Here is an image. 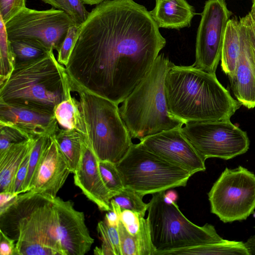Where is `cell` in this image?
Segmentation results:
<instances>
[{
  "instance_id": "obj_28",
  "label": "cell",
  "mask_w": 255,
  "mask_h": 255,
  "mask_svg": "<svg viewBox=\"0 0 255 255\" xmlns=\"http://www.w3.org/2000/svg\"><path fill=\"white\" fill-rule=\"evenodd\" d=\"M10 42L16 62L35 59L53 51L42 44L33 40H18Z\"/></svg>"
},
{
  "instance_id": "obj_25",
  "label": "cell",
  "mask_w": 255,
  "mask_h": 255,
  "mask_svg": "<svg viewBox=\"0 0 255 255\" xmlns=\"http://www.w3.org/2000/svg\"><path fill=\"white\" fill-rule=\"evenodd\" d=\"M250 255V254L244 242L224 239L219 242L170 251L165 255Z\"/></svg>"
},
{
  "instance_id": "obj_33",
  "label": "cell",
  "mask_w": 255,
  "mask_h": 255,
  "mask_svg": "<svg viewBox=\"0 0 255 255\" xmlns=\"http://www.w3.org/2000/svg\"><path fill=\"white\" fill-rule=\"evenodd\" d=\"M80 26L76 24L71 26L57 51V61L66 67L68 63L71 53L77 39Z\"/></svg>"
},
{
  "instance_id": "obj_22",
  "label": "cell",
  "mask_w": 255,
  "mask_h": 255,
  "mask_svg": "<svg viewBox=\"0 0 255 255\" xmlns=\"http://www.w3.org/2000/svg\"><path fill=\"white\" fill-rule=\"evenodd\" d=\"M240 23L236 16L230 18L226 29L221 53V68L228 77L236 70L240 52Z\"/></svg>"
},
{
  "instance_id": "obj_32",
  "label": "cell",
  "mask_w": 255,
  "mask_h": 255,
  "mask_svg": "<svg viewBox=\"0 0 255 255\" xmlns=\"http://www.w3.org/2000/svg\"><path fill=\"white\" fill-rule=\"evenodd\" d=\"M48 137L49 136L37 137L34 140L30 152L27 173L23 185L22 193L28 192L29 190L35 172Z\"/></svg>"
},
{
  "instance_id": "obj_15",
  "label": "cell",
  "mask_w": 255,
  "mask_h": 255,
  "mask_svg": "<svg viewBox=\"0 0 255 255\" xmlns=\"http://www.w3.org/2000/svg\"><path fill=\"white\" fill-rule=\"evenodd\" d=\"M70 173V167L52 136L48 137L29 191L55 198Z\"/></svg>"
},
{
  "instance_id": "obj_14",
  "label": "cell",
  "mask_w": 255,
  "mask_h": 255,
  "mask_svg": "<svg viewBox=\"0 0 255 255\" xmlns=\"http://www.w3.org/2000/svg\"><path fill=\"white\" fill-rule=\"evenodd\" d=\"M54 206L57 217L56 231L67 255H84L94 242L86 226L84 213L75 209L71 201L56 196Z\"/></svg>"
},
{
  "instance_id": "obj_6",
  "label": "cell",
  "mask_w": 255,
  "mask_h": 255,
  "mask_svg": "<svg viewBox=\"0 0 255 255\" xmlns=\"http://www.w3.org/2000/svg\"><path fill=\"white\" fill-rule=\"evenodd\" d=\"M69 82L72 92H76L79 97L86 138L91 147L99 160L117 164L133 144L119 105L88 91L70 79Z\"/></svg>"
},
{
  "instance_id": "obj_34",
  "label": "cell",
  "mask_w": 255,
  "mask_h": 255,
  "mask_svg": "<svg viewBox=\"0 0 255 255\" xmlns=\"http://www.w3.org/2000/svg\"><path fill=\"white\" fill-rule=\"evenodd\" d=\"M30 138L17 128L0 124V153L11 145Z\"/></svg>"
},
{
  "instance_id": "obj_8",
  "label": "cell",
  "mask_w": 255,
  "mask_h": 255,
  "mask_svg": "<svg viewBox=\"0 0 255 255\" xmlns=\"http://www.w3.org/2000/svg\"><path fill=\"white\" fill-rule=\"evenodd\" d=\"M117 166L125 187L143 196L184 187L193 175L148 151L139 142L132 144Z\"/></svg>"
},
{
  "instance_id": "obj_9",
  "label": "cell",
  "mask_w": 255,
  "mask_h": 255,
  "mask_svg": "<svg viewBox=\"0 0 255 255\" xmlns=\"http://www.w3.org/2000/svg\"><path fill=\"white\" fill-rule=\"evenodd\" d=\"M211 212L225 223L246 220L255 209V174L226 168L208 193Z\"/></svg>"
},
{
  "instance_id": "obj_4",
  "label": "cell",
  "mask_w": 255,
  "mask_h": 255,
  "mask_svg": "<svg viewBox=\"0 0 255 255\" xmlns=\"http://www.w3.org/2000/svg\"><path fill=\"white\" fill-rule=\"evenodd\" d=\"M0 216L15 232V255H67L56 231L54 198L22 193L0 209Z\"/></svg>"
},
{
  "instance_id": "obj_17",
  "label": "cell",
  "mask_w": 255,
  "mask_h": 255,
  "mask_svg": "<svg viewBox=\"0 0 255 255\" xmlns=\"http://www.w3.org/2000/svg\"><path fill=\"white\" fill-rule=\"evenodd\" d=\"M99 159L86 139L80 161L74 174V182L90 201L102 211L111 210L113 195L102 180Z\"/></svg>"
},
{
  "instance_id": "obj_27",
  "label": "cell",
  "mask_w": 255,
  "mask_h": 255,
  "mask_svg": "<svg viewBox=\"0 0 255 255\" xmlns=\"http://www.w3.org/2000/svg\"><path fill=\"white\" fill-rule=\"evenodd\" d=\"M0 86L11 75L16 63L10 42L7 37L5 24L0 17Z\"/></svg>"
},
{
  "instance_id": "obj_1",
  "label": "cell",
  "mask_w": 255,
  "mask_h": 255,
  "mask_svg": "<svg viewBox=\"0 0 255 255\" xmlns=\"http://www.w3.org/2000/svg\"><path fill=\"white\" fill-rule=\"evenodd\" d=\"M166 42L144 6L134 0H105L80 26L66 71L72 82L119 105Z\"/></svg>"
},
{
  "instance_id": "obj_7",
  "label": "cell",
  "mask_w": 255,
  "mask_h": 255,
  "mask_svg": "<svg viewBox=\"0 0 255 255\" xmlns=\"http://www.w3.org/2000/svg\"><path fill=\"white\" fill-rule=\"evenodd\" d=\"M165 193L153 194L148 203L146 219L154 255H165L170 251L224 240L213 225L206 223L198 226L181 213L175 202L166 203Z\"/></svg>"
},
{
  "instance_id": "obj_16",
  "label": "cell",
  "mask_w": 255,
  "mask_h": 255,
  "mask_svg": "<svg viewBox=\"0 0 255 255\" xmlns=\"http://www.w3.org/2000/svg\"><path fill=\"white\" fill-rule=\"evenodd\" d=\"M0 124L12 126L29 138L51 136L59 128L53 113L0 101Z\"/></svg>"
},
{
  "instance_id": "obj_19",
  "label": "cell",
  "mask_w": 255,
  "mask_h": 255,
  "mask_svg": "<svg viewBox=\"0 0 255 255\" xmlns=\"http://www.w3.org/2000/svg\"><path fill=\"white\" fill-rule=\"evenodd\" d=\"M149 12L159 27L176 29L190 26L196 14L186 0H155Z\"/></svg>"
},
{
  "instance_id": "obj_30",
  "label": "cell",
  "mask_w": 255,
  "mask_h": 255,
  "mask_svg": "<svg viewBox=\"0 0 255 255\" xmlns=\"http://www.w3.org/2000/svg\"><path fill=\"white\" fill-rule=\"evenodd\" d=\"M143 195L137 192L125 187L122 191L115 195L112 199L122 210H131L144 217L148 205L143 201Z\"/></svg>"
},
{
  "instance_id": "obj_40",
  "label": "cell",
  "mask_w": 255,
  "mask_h": 255,
  "mask_svg": "<svg viewBox=\"0 0 255 255\" xmlns=\"http://www.w3.org/2000/svg\"><path fill=\"white\" fill-rule=\"evenodd\" d=\"M17 195L11 192H0V208H2L9 204Z\"/></svg>"
},
{
  "instance_id": "obj_5",
  "label": "cell",
  "mask_w": 255,
  "mask_h": 255,
  "mask_svg": "<svg viewBox=\"0 0 255 255\" xmlns=\"http://www.w3.org/2000/svg\"><path fill=\"white\" fill-rule=\"evenodd\" d=\"M173 64L163 53L159 54L149 71L119 108L132 138L140 140L184 125L183 121L169 111L166 99L165 80Z\"/></svg>"
},
{
  "instance_id": "obj_36",
  "label": "cell",
  "mask_w": 255,
  "mask_h": 255,
  "mask_svg": "<svg viewBox=\"0 0 255 255\" xmlns=\"http://www.w3.org/2000/svg\"><path fill=\"white\" fill-rule=\"evenodd\" d=\"M26 0H0V17L4 23L26 7Z\"/></svg>"
},
{
  "instance_id": "obj_38",
  "label": "cell",
  "mask_w": 255,
  "mask_h": 255,
  "mask_svg": "<svg viewBox=\"0 0 255 255\" xmlns=\"http://www.w3.org/2000/svg\"><path fill=\"white\" fill-rule=\"evenodd\" d=\"M239 21L244 25L250 40L255 49V10H251L245 16L241 17Z\"/></svg>"
},
{
  "instance_id": "obj_23",
  "label": "cell",
  "mask_w": 255,
  "mask_h": 255,
  "mask_svg": "<svg viewBox=\"0 0 255 255\" xmlns=\"http://www.w3.org/2000/svg\"><path fill=\"white\" fill-rule=\"evenodd\" d=\"M52 136L64 156L71 173H74L80 161L86 137L76 130L65 128H59Z\"/></svg>"
},
{
  "instance_id": "obj_24",
  "label": "cell",
  "mask_w": 255,
  "mask_h": 255,
  "mask_svg": "<svg viewBox=\"0 0 255 255\" xmlns=\"http://www.w3.org/2000/svg\"><path fill=\"white\" fill-rule=\"evenodd\" d=\"M70 92L66 98L55 107L53 114L58 123L67 129H74L87 138V133L78 100Z\"/></svg>"
},
{
  "instance_id": "obj_43",
  "label": "cell",
  "mask_w": 255,
  "mask_h": 255,
  "mask_svg": "<svg viewBox=\"0 0 255 255\" xmlns=\"http://www.w3.org/2000/svg\"></svg>"
},
{
  "instance_id": "obj_42",
  "label": "cell",
  "mask_w": 255,
  "mask_h": 255,
  "mask_svg": "<svg viewBox=\"0 0 255 255\" xmlns=\"http://www.w3.org/2000/svg\"><path fill=\"white\" fill-rule=\"evenodd\" d=\"M84 4L90 5H98L105 0H82Z\"/></svg>"
},
{
  "instance_id": "obj_20",
  "label": "cell",
  "mask_w": 255,
  "mask_h": 255,
  "mask_svg": "<svg viewBox=\"0 0 255 255\" xmlns=\"http://www.w3.org/2000/svg\"><path fill=\"white\" fill-rule=\"evenodd\" d=\"M35 138H30L13 144L0 153V192H12L18 169L31 150Z\"/></svg>"
},
{
  "instance_id": "obj_3",
  "label": "cell",
  "mask_w": 255,
  "mask_h": 255,
  "mask_svg": "<svg viewBox=\"0 0 255 255\" xmlns=\"http://www.w3.org/2000/svg\"><path fill=\"white\" fill-rule=\"evenodd\" d=\"M70 92L66 68L51 51L35 59L16 62L9 78L0 86V101L53 113Z\"/></svg>"
},
{
  "instance_id": "obj_26",
  "label": "cell",
  "mask_w": 255,
  "mask_h": 255,
  "mask_svg": "<svg viewBox=\"0 0 255 255\" xmlns=\"http://www.w3.org/2000/svg\"><path fill=\"white\" fill-rule=\"evenodd\" d=\"M97 230L102 244L100 248L96 247L94 249V254L122 255L118 226H110L103 220L98 223Z\"/></svg>"
},
{
  "instance_id": "obj_18",
  "label": "cell",
  "mask_w": 255,
  "mask_h": 255,
  "mask_svg": "<svg viewBox=\"0 0 255 255\" xmlns=\"http://www.w3.org/2000/svg\"><path fill=\"white\" fill-rule=\"evenodd\" d=\"M240 23V52L235 73L229 79L237 100L252 109L255 107V49L245 26Z\"/></svg>"
},
{
  "instance_id": "obj_13",
  "label": "cell",
  "mask_w": 255,
  "mask_h": 255,
  "mask_svg": "<svg viewBox=\"0 0 255 255\" xmlns=\"http://www.w3.org/2000/svg\"><path fill=\"white\" fill-rule=\"evenodd\" d=\"M139 143L148 151L193 174L206 170L205 161L183 134L181 128L148 136Z\"/></svg>"
},
{
  "instance_id": "obj_12",
  "label": "cell",
  "mask_w": 255,
  "mask_h": 255,
  "mask_svg": "<svg viewBox=\"0 0 255 255\" xmlns=\"http://www.w3.org/2000/svg\"><path fill=\"white\" fill-rule=\"evenodd\" d=\"M232 14L225 0L205 2L197 32L194 66L216 74L226 29Z\"/></svg>"
},
{
  "instance_id": "obj_39",
  "label": "cell",
  "mask_w": 255,
  "mask_h": 255,
  "mask_svg": "<svg viewBox=\"0 0 255 255\" xmlns=\"http://www.w3.org/2000/svg\"><path fill=\"white\" fill-rule=\"evenodd\" d=\"M0 255H15V240L7 236L0 230Z\"/></svg>"
},
{
  "instance_id": "obj_11",
  "label": "cell",
  "mask_w": 255,
  "mask_h": 255,
  "mask_svg": "<svg viewBox=\"0 0 255 255\" xmlns=\"http://www.w3.org/2000/svg\"><path fill=\"white\" fill-rule=\"evenodd\" d=\"M4 24L9 41L33 40L57 52L68 29L76 24L65 12L53 7L39 10L26 7Z\"/></svg>"
},
{
  "instance_id": "obj_21",
  "label": "cell",
  "mask_w": 255,
  "mask_h": 255,
  "mask_svg": "<svg viewBox=\"0 0 255 255\" xmlns=\"http://www.w3.org/2000/svg\"><path fill=\"white\" fill-rule=\"evenodd\" d=\"M118 228L122 255H154L146 219L143 220L140 230L135 235L129 233L121 220Z\"/></svg>"
},
{
  "instance_id": "obj_31",
  "label": "cell",
  "mask_w": 255,
  "mask_h": 255,
  "mask_svg": "<svg viewBox=\"0 0 255 255\" xmlns=\"http://www.w3.org/2000/svg\"><path fill=\"white\" fill-rule=\"evenodd\" d=\"M99 167L103 182L113 197L125 188L117 164L99 160Z\"/></svg>"
},
{
  "instance_id": "obj_37",
  "label": "cell",
  "mask_w": 255,
  "mask_h": 255,
  "mask_svg": "<svg viewBox=\"0 0 255 255\" xmlns=\"http://www.w3.org/2000/svg\"><path fill=\"white\" fill-rule=\"evenodd\" d=\"M30 151L31 150L21 162L15 175L11 192L17 195L22 193L23 185L27 173Z\"/></svg>"
},
{
  "instance_id": "obj_35",
  "label": "cell",
  "mask_w": 255,
  "mask_h": 255,
  "mask_svg": "<svg viewBox=\"0 0 255 255\" xmlns=\"http://www.w3.org/2000/svg\"><path fill=\"white\" fill-rule=\"evenodd\" d=\"M144 217L136 212L122 209L120 220L129 233L135 235L140 230Z\"/></svg>"
},
{
  "instance_id": "obj_10",
  "label": "cell",
  "mask_w": 255,
  "mask_h": 255,
  "mask_svg": "<svg viewBox=\"0 0 255 255\" xmlns=\"http://www.w3.org/2000/svg\"><path fill=\"white\" fill-rule=\"evenodd\" d=\"M181 130L205 161L211 157L231 159L249 148L247 133L230 119L187 122Z\"/></svg>"
},
{
  "instance_id": "obj_41",
  "label": "cell",
  "mask_w": 255,
  "mask_h": 255,
  "mask_svg": "<svg viewBox=\"0 0 255 255\" xmlns=\"http://www.w3.org/2000/svg\"><path fill=\"white\" fill-rule=\"evenodd\" d=\"M178 198L177 193L173 190H169L165 193L164 196V201L167 204H171L175 202Z\"/></svg>"
},
{
  "instance_id": "obj_29",
  "label": "cell",
  "mask_w": 255,
  "mask_h": 255,
  "mask_svg": "<svg viewBox=\"0 0 255 255\" xmlns=\"http://www.w3.org/2000/svg\"><path fill=\"white\" fill-rule=\"evenodd\" d=\"M52 7L67 14L77 25L80 26L87 18L90 12L82 0H41Z\"/></svg>"
},
{
  "instance_id": "obj_2",
  "label": "cell",
  "mask_w": 255,
  "mask_h": 255,
  "mask_svg": "<svg viewBox=\"0 0 255 255\" xmlns=\"http://www.w3.org/2000/svg\"><path fill=\"white\" fill-rule=\"evenodd\" d=\"M165 95L169 111L189 122L230 120L240 103L211 74L193 65H173L165 80Z\"/></svg>"
}]
</instances>
